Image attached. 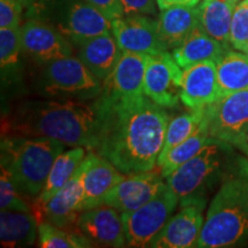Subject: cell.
Listing matches in <instances>:
<instances>
[{"label":"cell","instance_id":"obj_35","mask_svg":"<svg viewBox=\"0 0 248 248\" xmlns=\"http://www.w3.org/2000/svg\"><path fill=\"white\" fill-rule=\"evenodd\" d=\"M123 5L124 15L132 14H156V1L155 0H121Z\"/></svg>","mask_w":248,"mask_h":248},{"label":"cell","instance_id":"obj_34","mask_svg":"<svg viewBox=\"0 0 248 248\" xmlns=\"http://www.w3.org/2000/svg\"><path fill=\"white\" fill-rule=\"evenodd\" d=\"M85 1L97 8L110 21L124 15L123 5L121 0H85Z\"/></svg>","mask_w":248,"mask_h":248},{"label":"cell","instance_id":"obj_16","mask_svg":"<svg viewBox=\"0 0 248 248\" xmlns=\"http://www.w3.org/2000/svg\"><path fill=\"white\" fill-rule=\"evenodd\" d=\"M89 166V155L79 164L69 181L55 193L43 207L46 221L59 228L69 229L76 224L82 210L84 194V173Z\"/></svg>","mask_w":248,"mask_h":248},{"label":"cell","instance_id":"obj_38","mask_svg":"<svg viewBox=\"0 0 248 248\" xmlns=\"http://www.w3.org/2000/svg\"><path fill=\"white\" fill-rule=\"evenodd\" d=\"M224 1H228V2H232V4H235L237 5L238 2L241 1V0H224Z\"/></svg>","mask_w":248,"mask_h":248},{"label":"cell","instance_id":"obj_2","mask_svg":"<svg viewBox=\"0 0 248 248\" xmlns=\"http://www.w3.org/2000/svg\"><path fill=\"white\" fill-rule=\"evenodd\" d=\"M102 100L30 99L12 110L6 120L8 136L48 137L66 146L94 152L102 123Z\"/></svg>","mask_w":248,"mask_h":248},{"label":"cell","instance_id":"obj_27","mask_svg":"<svg viewBox=\"0 0 248 248\" xmlns=\"http://www.w3.org/2000/svg\"><path fill=\"white\" fill-rule=\"evenodd\" d=\"M219 98L248 89V54L229 49L216 62Z\"/></svg>","mask_w":248,"mask_h":248},{"label":"cell","instance_id":"obj_31","mask_svg":"<svg viewBox=\"0 0 248 248\" xmlns=\"http://www.w3.org/2000/svg\"><path fill=\"white\" fill-rule=\"evenodd\" d=\"M230 45L237 51L246 53L248 48V0H241L235 5L232 15Z\"/></svg>","mask_w":248,"mask_h":248},{"label":"cell","instance_id":"obj_17","mask_svg":"<svg viewBox=\"0 0 248 248\" xmlns=\"http://www.w3.org/2000/svg\"><path fill=\"white\" fill-rule=\"evenodd\" d=\"M147 54L122 51L111 75L104 82V93L114 100H132L145 94Z\"/></svg>","mask_w":248,"mask_h":248},{"label":"cell","instance_id":"obj_13","mask_svg":"<svg viewBox=\"0 0 248 248\" xmlns=\"http://www.w3.org/2000/svg\"><path fill=\"white\" fill-rule=\"evenodd\" d=\"M76 226L77 230L93 246L115 248L126 246L121 213L107 204H101L80 213Z\"/></svg>","mask_w":248,"mask_h":248},{"label":"cell","instance_id":"obj_4","mask_svg":"<svg viewBox=\"0 0 248 248\" xmlns=\"http://www.w3.org/2000/svg\"><path fill=\"white\" fill-rule=\"evenodd\" d=\"M64 148L63 142L48 137L6 136L1 140V167L12 176L21 194L37 198Z\"/></svg>","mask_w":248,"mask_h":248},{"label":"cell","instance_id":"obj_3","mask_svg":"<svg viewBox=\"0 0 248 248\" xmlns=\"http://www.w3.org/2000/svg\"><path fill=\"white\" fill-rule=\"evenodd\" d=\"M247 243L248 178L241 162L240 177L223 182L210 202L197 247H237Z\"/></svg>","mask_w":248,"mask_h":248},{"label":"cell","instance_id":"obj_11","mask_svg":"<svg viewBox=\"0 0 248 248\" xmlns=\"http://www.w3.org/2000/svg\"><path fill=\"white\" fill-rule=\"evenodd\" d=\"M183 68L169 52L148 55L144 79L145 95L162 108H175L182 101Z\"/></svg>","mask_w":248,"mask_h":248},{"label":"cell","instance_id":"obj_23","mask_svg":"<svg viewBox=\"0 0 248 248\" xmlns=\"http://www.w3.org/2000/svg\"><path fill=\"white\" fill-rule=\"evenodd\" d=\"M36 216L31 212L1 209L0 212V241L4 247H28L38 237Z\"/></svg>","mask_w":248,"mask_h":248},{"label":"cell","instance_id":"obj_30","mask_svg":"<svg viewBox=\"0 0 248 248\" xmlns=\"http://www.w3.org/2000/svg\"><path fill=\"white\" fill-rule=\"evenodd\" d=\"M38 241L45 248H86L93 245L80 232L59 228L51 222H42L38 226Z\"/></svg>","mask_w":248,"mask_h":248},{"label":"cell","instance_id":"obj_15","mask_svg":"<svg viewBox=\"0 0 248 248\" xmlns=\"http://www.w3.org/2000/svg\"><path fill=\"white\" fill-rule=\"evenodd\" d=\"M163 178L162 173L153 170L125 175L106 195L104 204L113 207L120 213L137 209L159 193L166 185Z\"/></svg>","mask_w":248,"mask_h":248},{"label":"cell","instance_id":"obj_7","mask_svg":"<svg viewBox=\"0 0 248 248\" xmlns=\"http://www.w3.org/2000/svg\"><path fill=\"white\" fill-rule=\"evenodd\" d=\"M40 67L35 89L45 98L86 102L95 100L104 91V83L78 57L55 59Z\"/></svg>","mask_w":248,"mask_h":248},{"label":"cell","instance_id":"obj_24","mask_svg":"<svg viewBox=\"0 0 248 248\" xmlns=\"http://www.w3.org/2000/svg\"><path fill=\"white\" fill-rule=\"evenodd\" d=\"M235 4L224 0H202L198 6L199 27L226 47L230 45L232 15Z\"/></svg>","mask_w":248,"mask_h":248},{"label":"cell","instance_id":"obj_12","mask_svg":"<svg viewBox=\"0 0 248 248\" xmlns=\"http://www.w3.org/2000/svg\"><path fill=\"white\" fill-rule=\"evenodd\" d=\"M20 28L23 53L39 66L73 55V43L51 24L27 18Z\"/></svg>","mask_w":248,"mask_h":248},{"label":"cell","instance_id":"obj_1","mask_svg":"<svg viewBox=\"0 0 248 248\" xmlns=\"http://www.w3.org/2000/svg\"><path fill=\"white\" fill-rule=\"evenodd\" d=\"M102 123L94 152L124 175L157 167L169 115L147 97L114 100L102 92Z\"/></svg>","mask_w":248,"mask_h":248},{"label":"cell","instance_id":"obj_9","mask_svg":"<svg viewBox=\"0 0 248 248\" xmlns=\"http://www.w3.org/2000/svg\"><path fill=\"white\" fill-rule=\"evenodd\" d=\"M179 202L168 185L153 199L131 212L121 213L128 247H150V244L166 226Z\"/></svg>","mask_w":248,"mask_h":248},{"label":"cell","instance_id":"obj_39","mask_svg":"<svg viewBox=\"0 0 248 248\" xmlns=\"http://www.w3.org/2000/svg\"><path fill=\"white\" fill-rule=\"evenodd\" d=\"M245 171H246V175L248 178V160H246V162H245Z\"/></svg>","mask_w":248,"mask_h":248},{"label":"cell","instance_id":"obj_21","mask_svg":"<svg viewBox=\"0 0 248 248\" xmlns=\"http://www.w3.org/2000/svg\"><path fill=\"white\" fill-rule=\"evenodd\" d=\"M229 47L197 28L181 45L172 48V57L179 67L185 69L204 61H218Z\"/></svg>","mask_w":248,"mask_h":248},{"label":"cell","instance_id":"obj_6","mask_svg":"<svg viewBox=\"0 0 248 248\" xmlns=\"http://www.w3.org/2000/svg\"><path fill=\"white\" fill-rule=\"evenodd\" d=\"M26 17L51 24L74 46L90 37L111 32L110 20L85 0H36L27 8Z\"/></svg>","mask_w":248,"mask_h":248},{"label":"cell","instance_id":"obj_5","mask_svg":"<svg viewBox=\"0 0 248 248\" xmlns=\"http://www.w3.org/2000/svg\"><path fill=\"white\" fill-rule=\"evenodd\" d=\"M233 151L232 145L213 138L199 153L166 178L167 185L177 195L181 206L207 203L208 191L224 177Z\"/></svg>","mask_w":248,"mask_h":248},{"label":"cell","instance_id":"obj_20","mask_svg":"<svg viewBox=\"0 0 248 248\" xmlns=\"http://www.w3.org/2000/svg\"><path fill=\"white\" fill-rule=\"evenodd\" d=\"M74 47L78 51L79 60L102 83L111 75L122 54L111 32L90 37Z\"/></svg>","mask_w":248,"mask_h":248},{"label":"cell","instance_id":"obj_25","mask_svg":"<svg viewBox=\"0 0 248 248\" xmlns=\"http://www.w3.org/2000/svg\"><path fill=\"white\" fill-rule=\"evenodd\" d=\"M22 53L21 28H0V64L2 88H13L22 80Z\"/></svg>","mask_w":248,"mask_h":248},{"label":"cell","instance_id":"obj_19","mask_svg":"<svg viewBox=\"0 0 248 248\" xmlns=\"http://www.w3.org/2000/svg\"><path fill=\"white\" fill-rule=\"evenodd\" d=\"M88 155L89 166L84 173L83 212L104 204L105 198L111 188L125 177L110 161L101 155L93 153V151H89Z\"/></svg>","mask_w":248,"mask_h":248},{"label":"cell","instance_id":"obj_37","mask_svg":"<svg viewBox=\"0 0 248 248\" xmlns=\"http://www.w3.org/2000/svg\"><path fill=\"white\" fill-rule=\"evenodd\" d=\"M20 1L23 4L24 8H28V7H30V6L36 1V0H20Z\"/></svg>","mask_w":248,"mask_h":248},{"label":"cell","instance_id":"obj_40","mask_svg":"<svg viewBox=\"0 0 248 248\" xmlns=\"http://www.w3.org/2000/svg\"><path fill=\"white\" fill-rule=\"evenodd\" d=\"M246 53H247V54H248V48H247V52H246Z\"/></svg>","mask_w":248,"mask_h":248},{"label":"cell","instance_id":"obj_36","mask_svg":"<svg viewBox=\"0 0 248 248\" xmlns=\"http://www.w3.org/2000/svg\"><path fill=\"white\" fill-rule=\"evenodd\" d=\"M160 11L176 7V6H197L200 0H155Z\"/></svg>","mask_w":248,"mask_h":248},{"label":"cell","instance_id":"obj_28","mask_svg":"<svg viewBox=\"0 0 248 248\" xmlns=\"http://www.w3.org/2000/svg\"><path fill=\"white\" fill-rule=\"evenodd\" d=\"M203 116L204 108H198V109H190L188 111H185L181 115H177L169 120L162 151H161L159 160H157V167L159 168L162 166L166 157L168 156L169 152L181 142L186 140L195 130L199 128L203 120Z\"/></svg>","mask_w":248,"mask_h":248},{"label":"cell","instance_id":"obj_18","mask_svg":"<svg viewBox=\"0 0 248 248\" xmlns=\"http://www.w3.org/2000/svg\"><path fill=\"white\" fill-rule=\"evenodd\" d=\"M182 102L190 109L206 108L219 99L216 61H204L183 69Z\"/></svg>","mask_w":248,"mask_h":248},{"label":"cell","instance_id":"obj_14","mask_svg":"<svg viewBox=\"0 0 248 248\" xmlns=\"http://www.w3.org/2000/svg\"><path fill=\"white\" fill-rule=\"evenodd\" d=\"M182 209L170 217L166 226L150 244L153 248L197 247L203 226L206 203L183 204Z\"/></svg>","mask_w":248,"mask_h":248},{"label":"cell","instance_id":"obj_33","mask_svg":"<svg viewBox=\"0 0 248 248\" xmlns=\"http://www.w3.org/2000/svg\"><path fill=\"white\" fill-rule=\"evenodd\" d=\"M23 8L20 0H0V28L21 27Z\"/></svg>","mask_w":248,"mask_h":248},{"label":"cell","instance_id":"obj_8","mask_svg":"<svg viewBox=\"0 0 248 248\" xmlns=\"http://www.w3.org/2000/svg\"><path fill=\"white\" fill-rule=\"evenodd\" d=\"M203 122L210 137L228 142L248 156V89L207 106Z\"/></svg>","mask_w":248,"mask_h":248},{"label":"cell","instance_id":"obj_26","mask_svg":"<svg viewBox=\"0 0 248 248\" xmlns=\"http://www.w3.org/2000/svg\"><path fill=\"white\" fill-rule=\"evenodd\" d=\"M86 148L82 146L71 147L70 150L63 151L54 161L53 167L46 181V184L36 198L37 204L43 208L46 202L51 199L57 192L73 177L79 164L86 156Z\"/></svg>","mask_w":248,"mask_h":248},{"label":"cell","instance_id":"obj_10","mask_svg":"<svg viewBox=\"0 0 248 248\" xmlns=\"http://www.w3.org/2000/svg\"><path fill=\"white\" fill-rule=\"evenodd\" d=\"M110 24L121 51L147 55L168 52V46L160 35L159 21L151 15H123L111 20Z\"/></svg>","mask_w":248,"mask_h":248},{"label":"cell","instance_id":"obj_22","mask_svg":"<svg viewBox=\"0 0 248 248\" xmlns=\"http://www.w3.org/2000/svg\"><path fill=\"white\" fill-rule=\"evenodd\" d=\"M157 21L163 42L172 49L199 28V12L195 6H176L161 11Z\"/></svg>","mask_w":248,"mask_h":248},{"label":"cell","instance_id":"obj_32","mask_svg":"<svg viewBox=\"0 0 248 248\" xmlns=\"http://www.w3.org/2000/svg\"><path fill=\"white\" fill-rule=\"evenodd\" d=\"M0 207L1 209L31 212L28 203L22 199V194L18 191L12 176L4 167H1L0 176Z\"/></svg>","mask_w":248,"mask_h":248},{"label":"cell","instance_id":"obj_29","mask_svg":"<svg viewBox=\"0 0 248 248\" xmlns=\"http://www.w3.org/2000/svg\"><path fill=\"white\" fill-rule=\"evenodd\" d=\"M214 137H210L208 129H207L206 123L201 122L195 131L188 137L186 140H184L181 144L177 145L169 152L168 156L166 157L162 166L160 167L161 173L164 178L178 169L182 164L187 162L188 160L192 159L194 155H197L202 148L206 146L208 142L212 140Z\"/></svg>","mask_w":248,"mask_h":248}]
</instances>
